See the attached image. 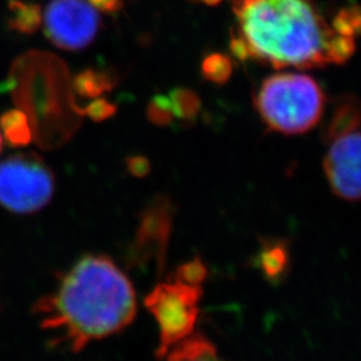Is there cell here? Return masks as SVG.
Listing matches in <instances>:
<instances>
[{
  "instance_id": "1",
  "label": "cell",
  "mask_w": 361,
  "mask_h": 361,
  "mask_svg": "<svg viewBox=\"0 0 361 361\" xmlns=\"http://www.w3.org/2000/svg\"><path fill=\"white\" fill-rule=\"evenodd\" d=\"M42 326L73 352L129 326L137 298L128 276L106 256H86L37 305Z\"/></svg>"
},
{
  "instance_id": "2",
  "label": "cell",
  "mask_w": 361,
  "mask_h": 361,
  "mask_svg": "<svg viewBox=\"0 0 361 361\" xmlns=\"http://www.w3.org/2000/svg\"><path fill=\"white\" fill-rule=\"evenodd\" d=\"M252 59L281 70L323 68L335 30L314 0H231Z\"/></svg>"
},
{
  "instance_id": "3",
  "label": "cell",
  "mask_w": 361,
  "mask_h": 361,
  "mask_svg": "<svg viewBox=\"0 0 361 361\" xmlns=\"http://www.w3.org/2000/svg\"><path fill=\"white\" fill-rule=\"evenodd\" d=\"M325 104V94L314 78L297 73L265 78L255 97V107L264 123L285 135L313 129L323 118Z\"/></svg>"
},
{
  "instance_id": "4",
  "label": "cell",
  "mask_w": 361,
  "mask_h": 361,
  "mask_svg": "<svg viewBox=\"0 0 361 361\" xmlns=\"http://www.w3.org/2000/svg\"><path fill=\"white\" fill-rule=\"evenodd\" d=\"M201 285L190 284L174 279L161 283L145 298V305L154 316L159 326L158 359H164L169 350L193 335L200 316Z\"/></svg>"
},
{
  "instance_id": "5",
  "label": "cell",
  "mask_w": 361,
  "mask_h": 361,
  "mask_svg": "<svg viewBox=\"0 0 361 361\" xmlns=\"http://www.w3.org/2000/svg\"><path fill=\"white\" fill-rule=\"evenodd\" d=\"M55 178L51 169L35 153L13 154L0 162V205L28 214L51 201Z\"/></svg>"
},
{
  "instance_id": "6",
  "label": "cell",
  "mask_w": 361,
  "mask_h": 361,
  "mask_svg": "<svg viewBox=\"0 0 361 361\" xmlns=\"http://www.w3.org/2000/svg\"><path fill=\"white\" fill-rule=\"evenodd\" d=\"M42 22L49 40L66 51L85 50L101 28L99 13L86 0H51Z\"/></svg>"
},
{
  "instance_id": "7",
  "label": "cell",
  "mask_w": 361,
  "mask_h": 361,
  "mask_svg": "<svg viewBox=\"0 0 361 361\" xmlns=\"http://www.w3.org/2000/svg\"><path fill=\"white\" fill-rule=\"evenodd\" d=\"M329 149L324 158V171L329 188L341 200L360 198V129L349 130L328 140Z\"/></svg>"
},
{
  "instance_id": "8",
  "label": "cell",
  "mask_w": 361,
  "mask_h": 361,
  "mask_svg": "<svg viewBox=\"0 0 361 361\" xmlns=\"http://www.w3.org/2000/svg\"><path fill=\"white\" fill-rule=\"evenodd\" d=\"M170 202L168 198L158 197L143 213L141 228L137 235L138 249L158 250L164 259L170 233Z\"/></svg>"
},
{
  "instance_id": "9",
  "label": "cell",
  "mask_w": 361,
  "mask_h": 361,
  "mask_svg": "<svg viewBox=\"0 0 361 361\" xmlns=\"http://www.w3.org/2000/svg\"><path fill=\"white\" fill-rule=\"evenodd\" d=\"M360 128V104L355 95H344L336 102L329 123L325 130V140Z\"/></svg>"
},
{
  "instance_id": "10",
  "label": "cell",
  "mask_w": 361,
  "mask_h": 361,
  "mask_svg": "<svg viewBox=\"0 0 361 361\" xmlns=\"http://www.w3.org/2000/svg\"><path fill=\"white\" fill-rule=\"evenodd\" d=\"M165 357L166 361H224L216 347L201 335L189 336L170 349Z\"/></svg>"
},
{
  "instance_id": "11",
  "label": "cell",
  "mask_w": 361,
  "mask_h": 361,
  "mask_svg": "<svg viewBox=\"0 0 361 361\" xmlns=\"http://www.w3.org/2000/svg\"><path fill=\"white\" fill-rule=\"evenodd\" d=\"M42 10L37 3L25 0H10L8 3V27L23 35L34 34L42 26Z\"/></svg>"
},
{
  "instance_id": "12",
  "label": "cell",
  "mask_w": 361,
  "mask_h": 361,
  "mask_svg": "<svg viewBox=\"0 0 361 361\" xmlns=\"http://www.w3.org/2000/svg\"><path fill=\"white\" fill-rule=\"evenodd\" d=\"M116 75L109 71L85 70L73 80V89L82 98H98L116 87Z\"/></svg>"
},
{
  "instance_id": "13",
  "label": "cell",
  "mask_w": 361,
  "mask_h": 361,
  "mask_svg": "<svg viewBox=\"0 0 361 361\" xmlns=\"http://www.w3.org/2000/svg\"><path fill=\"white\" fill-rule=\"evenodd\" d=\"M0 131L13 147L27 146L32 140L30 119L22 110H8L0 119Z\"/></svg>"
},
{
  "instance_id": "14",
  "label": "cell",
  "mask_w": 361,
  "mask_h": 361,
  "mask_svg": "<svg viewBox=\"0 0 361 361\" xmlns=\"http://www.w3.org/2000/svg\"><path fill=\"white\" fill-rule=\"evenodd\" d=\"M173 116L180 121H194L201 111V98L194 90L177 87L168 95Z\"/></svg>"
},
{
  "instance_id": "15",
  "label": "cell",
  "mask_w": 361,
  "mask_h": 361,
  "mask_svg": "<svg viewBox=\"0 0 361 361\" xmlns=\"http://www.w3.org/2000/svg\"><path fill=\"white\" fill-rule=\"evenodd\" d=\"M201 74L207 82H212L214 85L222 86L228 83L233 75V62L231 56L221 52L209 54L202 59Z\"/></svg>"
},
{
  "instance_id": "16",
  "label": "cell",
  "mask_w": 361,
  "mask_h": 361,
  "mask_svg": "<svg viewBox=\"0 0 361 361\" xmlns=\"http://www.w3.org/2000/svg\"><path fill=\"white\" fill-rule=\"evenodd\" d=\"M355 51H356L355 38L337 34L335 31L326 42L325 58L328 63L344 65L352 58Z\"/></svg>"
},
{
  "instance_id": "17",
  "label": "cell",
  "mask_w": 361,
  "mask_h": 361,
  "mask_svg": "<svg viewBox=\"0 0 361 361\" xmlns=\"http://www.w3.org/2000/svg\"><path fill=\"white\" fill-rule=\"evenodd\" d=\"M332 28L337 34L356 38L360 34L361 13L359 6L344 7L336 13L332 20Z\"/></svg>"
},
{
  "instance_id": "18",
  "label": "cell",
  "mask_w": 361,
  "mask_h": 361,
  "mask_svg": "<svg viewBox=\"0 0 361 361\" xmlns=\"http://www.w3.org/2000/svg\"><path fill=\"white\" fill-rule=\"evenodd\" d=\"M147 119L159 128H166L176 119L171 111L170 99L165 94H157L147 104Z\"/></svg>"
},
{
  "instance_id": "19",
  "label": "cell",
  "mask_w": 361,
  "mask_h": 361,
  "mask_svg": "<svg viewBox=\"0 0 361 361\" xmlns=\"http://www.w3.org/2000/svg\"><path fill=\"white\" fill-rule=\"evenodd\" d=\"M82 113L89 116L94 122H104L106 119L116 116V106L109 102L107 99L98 97L94 98V101H91L90 104L82 110Z\"/></svg>"
},
{
  "instance_id": "20",
  "label": "cell",
  "mask_w": 361,
  "mask_h": 361,
  "mask_svg": "<svg viewBox=\"0 0 361 361\" xmlns=\"http://www.w3.org/2000/svg\"><path fill=\"white\" fill-rule=\"evenodd\" d=\"M261 262H262L264 271H267L268 274H273V276L279 274L284 269L285 264H286V255H285L284 249L274 246V247L264 250Z\"/></svg>"
},
{
  "instance_id": "21",
  "label": "cell",
  "mask_w": 361,
  "mask_h": 361,
  "mask_svg": "<svg viewBox=\"0 0 361 361\" xmlns=\"http://www.w3.org/2000/svg\"><path fill=\"white\" fill-rule=\"evenodd\" d=\"M176 277L190 284L201 285L204 279L207 277V269L201 261L194 259L192 262L182 265L177 271Z\"/></svg>"
},
{
  "instance_id": "22",
  "label": "cell",
  "mask_w": 361,
  "mask_h": 361,
  "mask_svg": "<svg viewBox=\"0 0 361 361\" xmlns=\"http://www.w3.org/2000/svg\"><path fill=\"white\" fill-rule=\"evenodd\" d=\"M229 49H231L233 56L240 62H246V61L252 59V54H250L245 40L235 31H233L232 37L229 40Z\"/></svg>"
},
{
  "instance_id": "23",
  "label": "cell",
  "mask_w": 361,
  "mask_h": 361,
  "mask_svg": "<svg viewBox=\"0 0 361 361\" xmlns=\"http://www.w3.org/2000/svg\"><path fill=\"white\" fill-rule=\"evenodd\" d=\"M128 168L130 173L135 177H145L150 171V162L146 157L142 155H134L128 158Z\"/></svg>"
},
{
  "instance_id": "24",
  "label": "cell",
  "mask_w": 361,
  "mask_h": 361,
  "mask_svg": "<svg viewBox=\"0 0 361 361\" xmlns=\"http://www.w3.org/2000/svg\"><path fill=\"white\" fill-rule=\"evenodd\" d=\"M97 11L104 13H116L122 10L123 0H86Z\"/></svg>"
},
{
  "instance_id": "25",
  "label": "cell",
  "mask_w": 361,
  "mask_h": 361,
  "mask_svg": "<svg viewBox=\"0 0 361 361\" xmlns=\"http://www.w3.org/2000/svg\"><path fill=\"white\" fill-rule=\"evenodd\" d=\"M204 4H207V6H210V7H214V6H219V3L222 1V0H201Z\"/></svg>"
},
{
  "instance_id": "26",
  "label": "cell",
  "mask_w": 361,
  "mask_h": 361,
  "mask_svg": "<svg viewBox=\"0 0 361 361\" xmlns=\"http://www.w3.org/2000/svg\"><path fill=\"white\" fill-rule=\"evenodd\" d=\"M1 145H3V138H1V131H0V150H1Z\"/></svg>"
}]
</instances>
